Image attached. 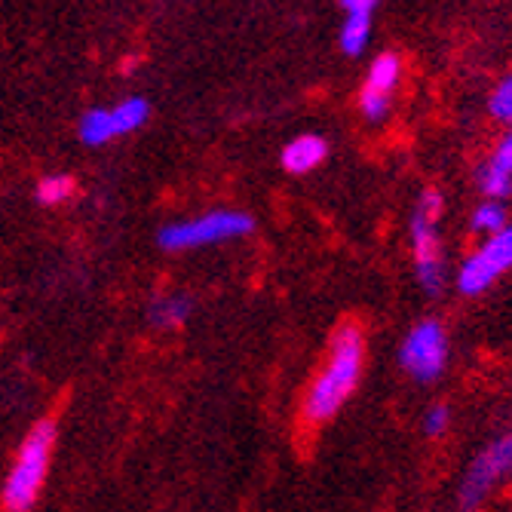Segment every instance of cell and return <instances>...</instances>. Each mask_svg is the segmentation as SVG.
Segmentation results:
<instances>
[{"mask_svg": "<svg viewBox=\"0 0 512 512\" xmlns=\"http://www.w3.org/2000/svg\"><path fill=\"white\" fill-rule=\"evenodd\" d=\"M399 362L405 368V375L421 384L442 378V371L448 365V335L442 329V322L424 319L414 329H408L399 347Z\"/></svg>", "mask_w": 512, "mask_h": 512, "instance_id": "obj_5", "label": "cell"}, {"mask_svg": "<svg viewBox=\"0 0 512 512\" xmlns=\"http://www.w3.org/2000/svg\"><path fill=\"white\" fill-rule=\"evenodd\" d=\"M445 212V200L439 191H424L417 197L411 215V252H414V276L427 295H439L445 283V252L439 240V218Z\"/></svg>", "mask_w": 512, "mask_h": 512, "instance_id": "obj_4", "label": "cell"}, {"mask_svg": "<svg viewBox=\"0 0 512 512\" xmlns=\"http://www.w3.org/2000/svg\"><path fill=\"white\" fill-rule=\"evenodd\" d=\"M56 421L50 417H43L37 421L16 457H13V467L4 479V491H0V503H4L7 512H31L43 485H46V476H50V463H53V451H56Z\"/></svg>", "mask_w": 512, "mask_h": 512, "instance_id": "obj_2", "label": "cell"}, {"mask_svg": "<svg viewBox=\"0 0 512 512\" xmlns=\"http://www.w3.org/2000/svg\"><path fill=\"white\" fill-rule=\"evenodd\" d=\"M371 37V16H347L338 34L344 56H362Z\"/></svg>", "mask_w": 512, "mask_h": 512, "instance_id": "obj_13", "label": "cell"}, {"mask_svg": "<svg viewBox=\"0 0 512 512\" xmlns=\"http://www.w3.org/2000/svg\"><path fill=\"white\" fill-rule=\"evenodd\" d=\"M362 362H365V341L359 325H341L332 338L329 359H325L322 371L313 378L304 396V421L307 424H325L347 405L353 396L359 378H362Z\"/></svg>", "mask_w": 512, "mask_h": 512, "instance_id": "obj_1", "label": "cell"}, {"mask_svg": "<svg viewBox=\"0 0 512 512\" xmlns=\"http://www.w3.org/2000/svg\"><path fill=\"white\" fill-rule=\"evenodd\" d=\"M151 117V105L142 96H129L111 108H92L80 117L77 135L80 142L89 148H102L120 135H132L135 129H142Z\"/></svg>", "mask_w": 512, "mask_h": 512, "instance_id": "obj_6", "label": "cell"}, {"mask_svg": "<svg viewBox=\"0 0 512 512\" xmlns=\"http://www.w3.org/2000/svg\"><path fill=\"white\" fill-rule=\"evenodd\" d=\"M488 111H491L497 120H503V123L512 126V77H503V80L494 86L491 99H488Z\"/></svg>", "mask_w": 512, "mask_h": 512, "instance_id": "obj_16", "label": "cell"}, {"mask_svg": "<svg viewBox=\"0 0 512 512\" xmlns=\"http://www.w3.org/2000/svg\"><path fill=\"white\" fill-rule=\"evenodd\" d=\"M509 267H512V224H506L494 237H485V243L460 264L457 289L463 295H479L491 283H497Z\"/></svg>", "mask_w": 512, "mask_h": 512, "instance_id": "obj_7", "label": "cell"}, {"mask_svg": "<svg viewBox=\"0 0 512 512\" xmlns=\"http://www.w3.org/2000/svg\"><path fill=\"white\" fill-rule=\"evenodd\" d=\"M512 473V433L491 442L476 460L473 467L463 476V485H460V509L463 512H473L482 506V500L488 497V491L506 476Z\"/></svg>", "mask_w": 512, "mask_h": 512, "instance_id": "obj_8", "label": "cell"}, {"mask_svg": "<svg viewBox=\"0 0 512 512\" xmlns=\"http://www.w3.org/2000/svg\"><path fill=\"white\" fill-rule=\"evenodd\" d=\"M74 191H77V181L71 175L53 172V175H43L37 181L34 197H37L40 206H62V203H68L74 197Z\"/></svg>", "mask_w": 512, "mask_h": 512, "instance_id": "obj_11", "label": "cell"}, {"mask_svg": "<svg viewBox=\"0 0 512 512\" xmlns=\"http://www.w3.org/2000/svg\"><path fill=\"white\" fill-rule=\"evenodd\" d=\"M479 188H482V194L488 200H497L500 203V200H506L512 194V175H506V172L494 169L491 163H485L479 169Z\"/></svg>", "mask_w": 512, "mask_h": 512, "instance_id": "obj_15", "label": "cell"}, {"mask_svg": "<svg viewBox=\"0 0 512 512\" xmlns=\"http://www.w3.org/2000/svg\"><path fill=\"white\" fill-rule=\"evenodd\" d=\"M341 7L347 16H371L378 7V0H341Z\"/></svg>", "mask_w": 512, "mask_h": 512, "instance_id": "obj_20", "label": "cell"}, {"mask_svg": "<svg viewBox=\"0 0 512 512\" xmlns=\"http://www.w3.org/2000/svg\"><path fill=\"white\" fill-rule=\"evenodd\" d=\"M473 230L476 234H485V237H494V234H500V230L509 224L506 221V209H503V203H497V200H485L482 206H476V212H473Z\"/></svg>", "mask_w": 512, "mask_h": 512, "instance_id": "obj_14", "label": "cell"}, {"mask_svg": "<svg viewBox=\"0 0 512 512\" xmlns=\"http://www.w3.org/2000/svg\"><path fill=\"white\" fill-rule=\"evenodd\" d=\"M194 313V298L184 292H163L154 295L148 304V325L157 332H175Z\"/></svg>", "mask_w": 512, "mask_h": 512, "instance_id": "obj_9", "label": "cell"}, {"mask_svg": "<svg viewBox=\"0 0 512 512\" xmlns=\"http://www.w3.org/2000/svg\"><path fill=\"white\" fill-rule=\"evenodd\" d=\"M329 157V142L322 135H298L283 148V169L292 175H307Z\"/></svg>", "mask_w": 512, "mask_h": 512, "instance_id": "obj_10", "label": "cell"}, {"mask_svg": "<svg viewBox=\"0 0 512 512\" xmlns=\"http://www.w3.org/2000/svg\"><path fill=\"white\" fill-rule=\"evenodd\" d=\"M488 163H491L494 169L512 175V129L500 138V145H497V151H494V157H491Z\"/></svg>", "mask_w": 512, "mask_h": 512, "instance_id": "obj_19", "label": "cell"}, {"mask_svg": "<svg viewBox=\"0 0 512 512\" xmlns=\"http://www.w3.org/2000/svg\"><path fill=\"white\" fill-rule=\"evenodd\" d=\"M252 227H255V218L243 209H209L194 218L163 224L157 243L163 252H194V249L240 240L252 234Z\"/></svg>", "mask_w": 512, "mask_h": 512, "instance_id": "obj_3", "label": "cell"}, {"mask_svg": "<svg viewBox=\"0 0 512 512\" xmlns=\"http://www.w3.org/2000/svg\"><path fill=\"white\" fill-rule=\"evenodd\" d=\"M359 105H362L365 120H371V123H381L390 114V96H378V92H368V89H362Z\"/></svg>", "mask_w": 512, "mask_h": 512, "instance_id": "obj_17", "label": "cell"}, {"mask_svg": "<svg viewBox=\"0 0 512 512\" xmlns=\"http://www.w3.org/2000/svg\"><path fill=\"white\" fill-rule=\"evenodd\" d=\"M448 424H451V411H448L445 405H433V408L424 414V433H427V436H445Z\"/></svg>", "mask_w": 512, "mask_h": 512, "instance_id": "obj_18", "label": "cell"}, {"mask_svg": "<svg viewBox=\"0 0 512 512\" xmlns=\"http://www.w3.org/2000/svg\"><path fill=\"white\" fill-rule=\"evenodd\" d=\"M399 59L393 53H384L378 56L375 62L368 65V80H365V89L368 92H378V96H390L399 83Z\"/></svg>", "mask_w": 512, "mask_h": 512, "instance_id": "obj_12", "label": "cell"}]
</instances>
